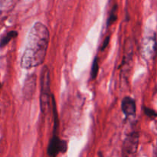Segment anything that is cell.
Returning <instances> with one entry per match:
<instances>
[{
  "mask_svg": "<svg viewBox=\"0 0 157 157\" xmlns=\"http://www.w3.org/2000/svg\"><path fill=\"white\" fill-rule=\"evenodd\" d=\"M67 150V144L54 133L48 146V154L50 157H56L59 153H64Z\"/></svg>",
  "mask_w": 157,
  "mask_h": 157,
  "instance_id": "4",
  "label": "cell"
},
{
  "mask_svg": "<svg viewBox=\"0 0 157 157\" xmlns=\"http://www.w3.org/2000/svg\"><path fill=\"white\" fill-rule=\"evenodd\" d=\"M139 133L136 131L129 133L124 141L122 157H135L139 146Z\"/></svg>",
  "mask_w": 157,
  "mask_h": 157,
  "instance_id": "3",
  "label": "cell"
},
{
  "mask_svg": "<svg viewBox=\"0 0 157 157\" xmlns=\"http://www.w3.org/2000/svg\"><path fill=\"white\" fill-rule=\"evenodd\" d=\"M41 94H40V104L41 110L43 113H46L49 108L50 99H52V94H51L50 89V72L47 66H44L41 73Z\"/></svg>",
  "mask_w": 157,
  "mask_h": 157,
  "instance_id": "2",
  "label": "cell"
},
{
  "mask_svg": "<svg viewBox=\"0 0 157 157\" xmlns=\"http://www.w3.org/2000/svg\"><path fill=\"white\" fill-rule=\"evenodd\" d=\"M121 110L127 117H133L136 116V105L134 99L130 96L124 97L121 102Z\"/></svg>",
  "mask_w": 157,
  "mask_h": 157,
  "instance_id": "6",
  "label": "cell"
},
{
  "mask_svg": "<svg viewBox=\"0 0 157 157\" xmlns=\"http://www.w3.org/2000/svg\"><path fill=\"white\" fill-rule=\"evenodd\" d=\"M144 113L149 117L152 118V119H154L157 117V113L155 110H153V109L148 108V107H144Z\"/></svg>",
  "mask_w": 157,
  "mask_h": 157,
  "instance_id": "10",
  "label": "cell"
},
{
  "mask_svg": "<svg viewBox=\"0 0 157 157\" xmlns=\"http://www.w3.org/2000/svg\"><path fill=\"white\" fill-rule=\"evenodd\" d=\"M17 35H18V32H17L16 31H10V32H9L8 33H6V35L3 37H2V38L0 39V48H4L5 46L7 45L11 40L16 38Z\"/></svg>",
  "mask_w": 157,
  "mask_h": 157,
  "instance_id": "7",
  "label": "cell"
},
{
  "mask_svg": "<svg viewBox=\"0 0 157 157\" xmlns=\"http://www.w3.org/2000/svg\"><path fill=\"white\" fill-rule=\"evenodd\" d=\"M0 90H1V83H0Z\"/></svg>",
  "mask_w": 157,
  "mask_h": 157,
  "instance_id": "13",
  "label": "cell"
},
{
  "mask_svg": "<svg viewBox=\"0 0 157 157\" xmlns=\"http://www.w3.org/2000/svg\"><path fill=\"white\" fill-rule=\"evenodd\" d=\"M98 71H99V61H98V57H96L92 63L91 71H90V78L92 80H94L97 78L98 75Z\"/></svg>",
  "mask_w": 157,
  "mask_h": 157,
  "instance_id": "9",
  "label": "cell"
},
{
  "mask_svg": "<svg viewBox=\"0 0 157 157\" xmlns=\"http://www.w3.org/2000/svg\"><path fill=\"white\" fill-rule=\"evenodd\" d=\"M50 34L45 25L38 21L33 25L27 38L25 49L21 59V67L29 70L41 65L48 48Z\"/></svg>",
  "mask_w": 157,
  "mask_h": 157,
  "instance_id": "1",
  "label": "cell"
},
{
  "mask_svg": "<svg viewBox=\"0 0 157 157\" xmlns=\"http://www.w3.org/2000/svg\"><path fill=\"white\" fill-rule=\"evenodd\" d=\"M117 15H118V6L117 4H115L113 6V7L112 8V9L110 10V15H109V18L107 19V26H110L111 25H113L115 21L117 19Z\"/></svg>",
  "mask_w": 157,
  "mask_h": 157,
  "instance_id": "8",
  "label": "cell"
},
{
  "mask_svg": "<svg viewBox=\"0 0 157 157\" xmlns=\"http://www.w3.org/2000/svg\"><path fill=\"white\" fill-rule=\"evenodd\" d=\"M99 157H102V156H101V154L99 155Z\"/></svg>",
  "mask_w": 157,
  "mask_h": 157,
  "instance_id": "12",
  "label": "cell"
},
{
  "mask_svg": "<svg viewBox=\"0 0 157 157\" xmlns=\"http://www.w3.org/2000/svg\"><path fill=\"white\" fill-rule=\"evenodd\" d=\"M109 42H110V37H107V38L104 39V43H103V46H102V50H104V49H105L107 47V45H108Z\"/></svg>",
  "mask_w": 157,
  "mask_h": 157,
  "instance_id": "11",
  "label": "cell"
},
{
  "mask_svg": "<svg viewBox=\"0 0 157 157\" xmlns=\"http://www.w3.org/2000/svg\"><path fill=\"white\" fill-rule=\"evenodd\" d=\"M37 85V76L35 74H31L27 76L23 87V94L25 99L30 100L33 98Z\"/></svg>",
  "mask_w": 157,
  "mask_h": 157,
  "instance_id": "5",
  "label": "cell"
}]
</instances>
